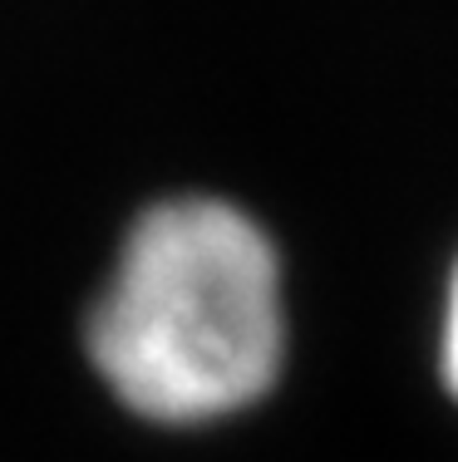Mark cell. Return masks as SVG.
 <instances>
[{"label": "cell", "instance_id": "cell-1", "mask_svg": "<svg viewBox=\"0 0 458 462\" xmlns=\"http://www.w3.org/2000/svg\"><path fill=\"white\" fill-rule=\"evenodd\" d=\"M276 251L237 207L163 202L128 246L89 320V355L108 389L158 423L247 409L281 369Z\"/></svg>", "mask_w": 458, "mask_h": 462}, {"label": "cell", "instance_id": "cell-2", "mask_svg": "<svg viewBox=\"0 0 458 462\" xmlns=\"http://www.w3.org/2000/svg\"><path fill=\"white\" fill-rule=\"evenodd\" d=\"M444 374H449V389L458 393V276L449 291V325H444Z\"/></svg>", "mask_w": 458, "mask_h": 462}]
</instances>
